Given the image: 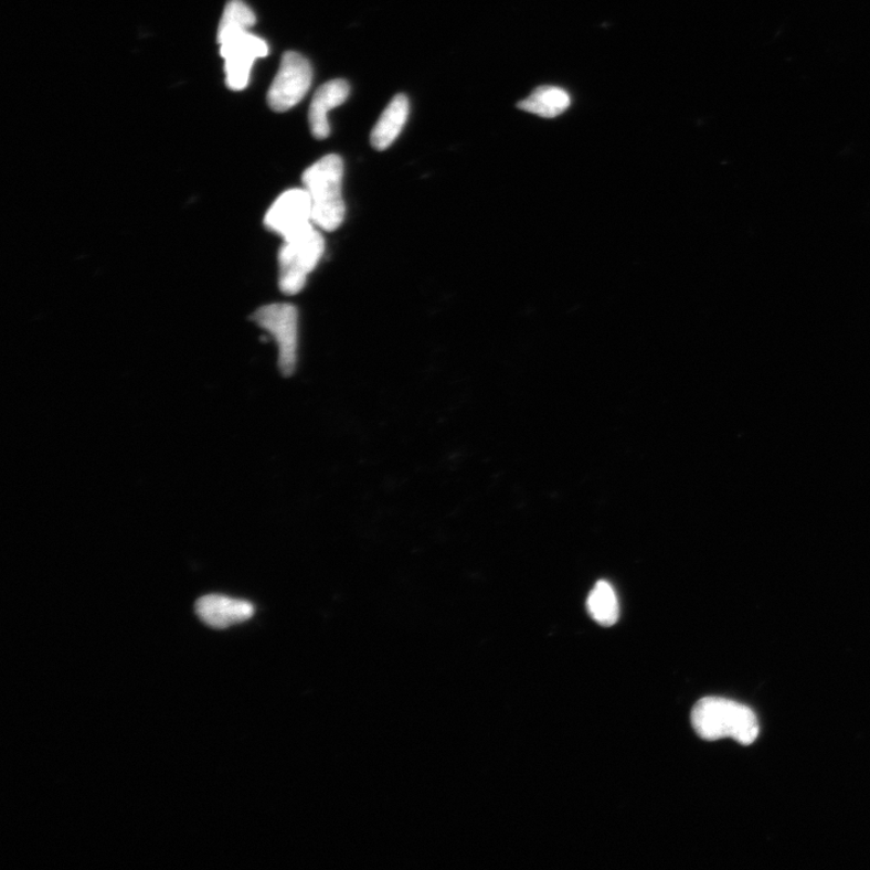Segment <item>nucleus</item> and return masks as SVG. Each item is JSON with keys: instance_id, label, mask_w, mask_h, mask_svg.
<instances>
[{"instance_id": "obj_7", "label": "nucleus", "mask_w": 870, "mask_h": 870, "mask_svg": "<svg viewBox=\"0 0 870 870\" xmlns=\"http://www.w3.org/2000/svg\"><path fill=\"white\" fill-rule=\"evenodd\" d=\"M221 55L225 61V82L233 92H242L250 83L253 63L268 54V45L251 32L238 34L223 42Z\"/></svg>"}, {"instance_id": "obj_10", "label": "nucleus", "mask_w": 870, "mask_h": 870, "mask_svg": "<svg viewBox=\"0 0 870 870\" xmlns=\"http://www.w3.org/2000/svg\"><path fill=\"white\" fill-rule=\"evenodd\" d=\"M407 117V97L405 95L394 96L391 104L381 114L373 131H371V146L379 151L390 148L403 131Z\"/></svg>"}, {"instance_id": "obj_5", "label": "nucleus", "mask_w": 870, "mask_h": 870, "mask_svg": "<svg viewBox=\"0 0 870 870\" xmlns=\"http://www.w3.org/2000/svg\"><path fill=\"white\" fill-rule=\"evenodd\" d=\"M312 76L309 60L296 51H287L280 61L279 70L270 88H268V107L277 113H285L296 107L309 93Z\"/></svg>"}, {"instance_id": "obj_13", "label": "nucleus", "mask_w": 870, "mask_h": 870, "mask_svg": "<svg viewBox=\"0 0 870 870\" xmlns=\"http://www.w3.org/2000/svg\"><path fill=\"white\" fill-rule=\"evenodd\" d=\"M257 22L253 10L243 0H230L223 12V17L217 28L216 42H223L238 34L250 32Z\"/></svg>"}, {"instance_id": "obj_2", "label": "nucleus", "mask_w": 870, "mask_h": 870, "mask_svg": "<svg viewBox=\"0 0 870 870\" xmlns=\"http://www.w3.org/2000/svg\"><path fill=\"white\" fill-rule=\"evenodd\" d=\"M343 161L337 153L318 160L303 174L312 204V222L325 232H335L344 220L342 198Z\"/></svg>"}, {"instance_id": "obj_9", "label": "nucleus", "mask_w": 870, "mask_h": 870, "mask_svg": "<svg viewBox=\"0 0 870 870\" xmlns=\"http://www.w3.org/2000/svg\"><path fill=\"white\" fill-rule=\"evenodd\" d=\"M351 87L347 81H330L319 87L312 98L309 110L310 130L315 138L326 139L330 135L328 114L350 96Z\"/></svg>"}, {"instance_id": "obj_3", "label": "nucleus", "mask_w": 870, "mask_h": 870, "mask_svg": "<svg viewBox=\"0 0 870 870\" xmlns=\"http://www.w3.org/2000/svg\"><path fill=\"white\" fill-rule=\"evenodd\" d=\"M325 247V238L314 225L297 236L285 240L278 254L279 289L287 296H296L300 293L307 283V277L321 261Z\"/></svg>"}, {"instance_id": "obj_12", "label": "nucleus", "mask_w": 870, "mask_h": 870, "mask_svg": "<svg viewBox=\"0 0 870 870\" xmlns=\"http://www.w3.org/2000/svg\"><path fill=\"white\" fill-rule=\"evenodd\" d=\"M586 608L591 617L601 626L609 628L617 624L620 616L619 600L612 584L598 581L587 596Z\"/></svg>"}, {"instance_id": "obj_11", "label": "nucleus", "mask_w": 870, "mask_h": 870, "mask_svg": "<svg viewBox=\"0 0 870 870\" xmlns=\"http://www.w3.org/2000/svg\"><path fill=\"white\" fill-rule=\"evenodd\" d=\"M570 106L571 96L564 88L541 86L537 87L528 98L519 102L518 108L542 118H556Z\"/></svg>"}, {"instance_id": "obj_6", "label": "nucleus", "mask_w": 870, "mask_h": 870, "mask_svg": "<svg viewBox=\"0 0 870 870\" xmlns=\"http://www.w3.org/2000/svg\"><path fill=\"white\" fill-rule=\"evenodd\" d=\"M265 226L270 232L289 240L304 230L315 225L312 222V204L309 193L304 189H290L280 194L268 209L264 217Z\"/></svg>"}, {"instance_id": "obj_4", "label": "nucleus", "mask_w": 870, "mask_h": 870, "mask_svg": "<svg viewBox=\"0 0 870 870\" xmlns=\"http://www.w3.org/2000/svg\"><path fill=\"white\" fill-rule=\"evenodd\" d=\"M252 319L275 338L279 351V370L286 376L291 375L297 368L298 360L299 315L297 307L290 304L266 305L255 311Z\"/></svg>"}, {"instance_id": "obj_8", "label": "nucleus", "mask_w": 870, "mask_h": 870, "mask_svg": "<svg viewBox=\"0 0 870 870\" xmlns=\"http://www.w3.org/2000/svg\"><path fill=\"white\" fill-rule=\"evenodd\" d=\"M195 612L202 623L210 628L221 630L251 619L254 606L248 601L224 595H206L198 600Z\"/></svg>"}, {"instance_id": "obj_1", "label": "nucleus", "mask_w": 870, "mask_h": 870, "mask_svg": "<svg viewBox=\"0 0 870 870\" xmlns=\"http://www.w3.org/2000/svg\"><path fill=\"white\" fill-rule=\"evenodd\" d=\"M697 734L708 741L731 738L751 745L760 735L756 713L749 707L724 698H703L690 715Z\"/></svg>"}]
</instances>
